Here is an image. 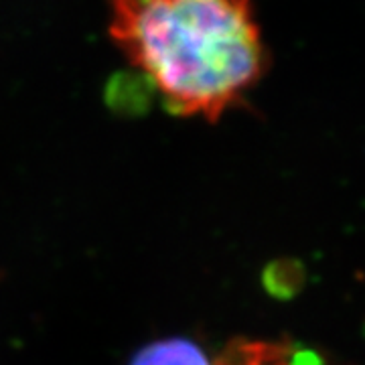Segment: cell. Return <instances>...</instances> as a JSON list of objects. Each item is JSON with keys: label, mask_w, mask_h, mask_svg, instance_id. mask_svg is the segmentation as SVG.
I'll return each mask as SVG.
<instances>
[{"label": "cell", "mask_w": 365, "mask_h": 365, "mask_svg": "<svg viewBox=\"0 0 365 365\" xmlns=\"http://www.w3.org/2000/svg\"><path fill=\"white\" fill-rule=\"evenodd\" d=\"M108 35L175 116L217 122L270 67L252 0H108Z\"/></svg>", "instance_id": "obj_1"}, {"label": "cell", "mask_w": 365, "mask_h": 365, "mask_svg": "<svg viewBox=\"0 0 365 365\" xmlns=\"http://www.w3.org/2000/svg\"><path fill=\"white\" fill-rule=\"evenodd\" d=\"M213 365H294L292 347L274 341H232Z\"/></svg>", "instance_id": "obj_2"}, {"label": "cell", "mask_w": 365, "mask_h": 365, "mask_svg": "<svg viewBox=\"0 0 365 365\" xmlns=\"http://www.w3.org/2000/svg\"><path fill=\"white\" fill-rule=\"evenodd\" d=\"M130 365H213L205 351L191 339L173 337L143 347L132 357Z\"/></svg>", "instance_id": "obj_3"}, {"label": "cell", "mask_w": 365, "mask_h": 365, "mask_svg": "<svg viewBox=\"0 0 365 365\" xmlns=\"http://www.w3.org/2000/svg\"><path fill=\"white\" fill-rule=\"evenodd\" d=\"M304 284V266L297 260L282 258L264 270V287L276 299H292Z\"/></svg>", "instance_id": "obj_4"}]
</instances>
